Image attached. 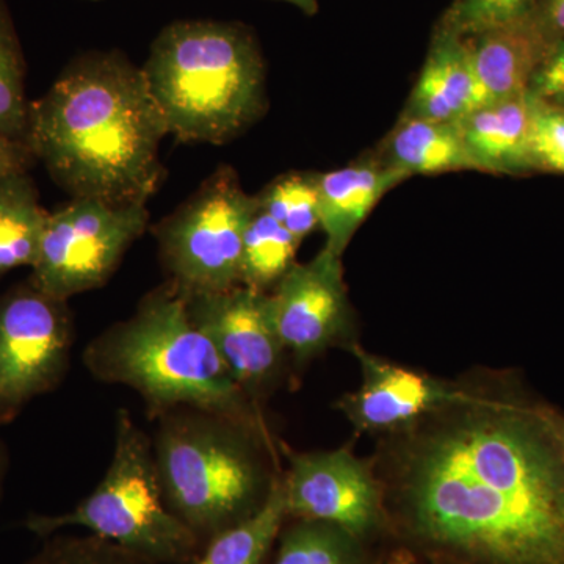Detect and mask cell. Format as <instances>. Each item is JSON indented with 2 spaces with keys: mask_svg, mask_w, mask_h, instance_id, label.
<instances>
[{
  "mask_svg": "<svg viewBox=\"0 0 564 564\" xmlns=\"http://www.w3.org/2000/svg\"><path fill=\"white\" fill-rule=\"evenodd\" d=\"M389 541L425 564H564V459L511 372L467 375L454 402L370 456Z\"/></svg>",
  "mask_w": 564,
  "mask_h": 564,
  "instance_id": "6da1fadb",
  "label": "cell"
},
{
  "mask_svg": "<svg viewBox=\"0 0 564 564\" xmlns=\"http://www.w3.org/2000/svg\"><path fill=\"white\" fill-rule=\"evenodd\" d=\"M166 135L141 68L120 52H90L31 102L25 143L70 198L135 204L161 187Z\"/></svg>",
  "mask_w": 564,
  "mask_h": 564,
  "instance_id": "7a4b0ae2",
  "label": "cell"
},
{
  "mask_svg": "<svg viewBox=\"0 0 564 564\" xmlns=\"http://www.w3.org/2000/svg\"><path fill=\"white\" fill-rule=\"evenodd\" d=\"M82 361L95 380L139 393L155 421L192 406L270 430L262 406L236 383L217 348L193 325L185 296L170 280L148 292L131 317L96 336Z\"/></svg>",
  "mask_w": 564,
  "mask_h": 564,
  "instance_id": "3957f363",
  "label": "cell"
},
{
  "mask_svg": "<svg viewBox=\"0 0 564 564\" xmlns=\"http://www.w3.org/2000/svg\"><path fill=\"white\" fill-rule=\"evenodd\" d=\"M154 455L166 503L206 544L250 518L284 473L272 430L202 408L158 419Z\"/></svg>",
  "mask_w": 564,
  "mask_h": 564,
  "instance_id": "277c9868",
  "label": "cell"
},
{
  "mask_svg": "<svg viewBox=\"0 0 564 564\" xmlns=\"http://www.w3.org/2000/svg\"><path fill=\"white\" fill-rule=\"evenodd\" d=\"M141 73L169 135L182 143H229L265 113V65L242 25L173 22Z\"/></svg>",
  "mask_w": 564,
  "mask_h": 564,
  "instance_id": "5b68a950",
  "label": "cell"
},
{
  "mask_svg": "<svg viewBox=\"0 0 564 564\" xmlns=\"http://www.w3.org/2000/svg\"><path fill=\"white\" fill-rule=\"evenodd\" d=\"M25 527L40 538L80 527L158 564H192L203 549L166 503L154 445L128 410L117 413L113 455L95 491L68 513L29 516Z\"/></svg>",
  "mask_w": 564,
  "mask_h": 564,
  "instance_id": "8992f818",
  "label": "cell"
},
{
  "mask_svg": "<svg viewBox=\"0 0 564 564\" xmlns=\"http://www.w3.org/2000/svg\"><path fill=\"white\" fill-rule=\"evenodd\" d=\"M239 174L221 165L191 198L152 229L169 280L182 295L228 291L240 285L245 231L258 210Z\"/></svg>",
  "mask_w": 564,
  "mask_h": 564,
  "instance_id": "52a82bcc",
  "label": "cell"
},
{
  "mask_svg": "<svg viewBox=\"0 0 564 564\" xmlns=\"http://www.w3.org/2000/svg\"><path fill=\"white\" fill-rule=\"evenodd\" d=\"M148 226V203L70 198L61 209L50 212L29 281L65 302L101 289Z\"/></svg>",
  "mask_w": 564,
  "mask_h": 564,
  "instance_id": "ba28073f",
  "label": "cell"
},
{
  "mask_svg": "<svg viewBox=\"0 0 564 564\" xmlns=\"http://www.w3.org/2000/svg\"><path fill=\"white\" fill-rule=\"evenodd\" d=\"M76 326L68 302L31 281L0 293V426L58 388L68 373Z\"/></svg>",
  "mask_w": 564,
  "mask_h": 564,
  "instance_id": "9c48e42d",
  "label": "cell"
},
{
  "mask_svg": "<svg viewBox=\"0 0 564 564\" xmlns=\"http://www.w3.org/2000/svg\"><path fill=\"white\" fill-rule=\"evenodd\" d=\"M284 454L289 518L340 527L367 544L388 543L383 486L370 458H359L350 448L302 454L284 447Z\"/></svg>",
  "mask_w": 564,
  "mask_h": 564,
  "instance_id": "30bf717a",
  "label": "cell"
},
{
  "mask_svg": "<svg viewBox=\"0 0 564 564\" xmlns=\"http://www.w3.org/2000/svg\"><path fill=\"white\" fill-rule=\"evenodd\" d=\"M184 296L193 325L217 348L236 383L262 406L289 372V355L273 325L270 293L236 285Z\"/></svg>",
  "mask_w": 564,
  "mask_h": 564,
  "instance_id": "8fae6325",
  "label": "cell"
},
{
  "mask_svg": "<svg viewBox=\"0 0 564 564\" xmlns=\"http://www.w3.org/2000/svg\"><path fill=\"white\" fill-rule=\"evenodd\" d=\"M274 328L296 370L323 352L350 350L352 311L343 256L323 247L310 262H295L270 292Z\"/></svg>",
  "mask_w": 564,
  "mask_h": 564,
  "instance_id": "7c38bea8",
  "label": "cell"
},
{
  "mask_svg": "<svg viewBox=\"0 0 564 564\" xmlns=\"http://www.w3.org/2000/svg\"><path fill=\"white\" fill-rule=\"evenodd\" d=\"M361 369V384L336 402L352 429L383 437L414 425L458 399L463 378L444 380L364 350L350 348Z\"/></svg>",
  "mask_w": 564,
  "mask_h": 564,
  "instance_id": "4fadbf2b",
  "label": "cell"
},
{
  "mask_svg": "<svg viewBox=\"0 0 564 564\" xmlns=\"http://www.w3.org/2000/svg\"><path fill=\"white\" fill-rule=\"evenodd\" d=\"M408 177L380 158L317 174L318 218L325 248L343 256L386 193Z\"/></svg>",
  "mask_w": 564,
  "mask_h": 564,
  "instance_id": "5bb4252c",
  "label": "cell"
},
{
  "mask_svg": "<svg viewBox=\"0 0 564 564\" xmlns=\"http://www.w3.org/2000/svg\"><path fill=\"white\" fill-rule=\"evenodd\" d=\"M480 107L467 39L440 28L404 113L456 124Z\"/></svg>",
  "mask_w": 564,
  "mask_h": 564,
  "instance_id": "9a60e30c",
  "label": "cell"
},
{
  "mask_svg": "<svg viewBox=\"0 0 564 564\" xmlns=\"http://www.w3.org/2000/svg\"><path fill=\"white\" fill-rule=\"evenodd\" d=\"M467 43L480 107L527 95L533 74L551 50L530 18L478 33Z\"/></svg>",
  "mask_w": 564,
  "mask_h": 564,
  "instance_id": "2e32d148",
  "label": "cell"
},
{
  "mask_svg": "<svg viewBox=\"0 0 564 564\" xmlns=\"http://www.w3.org/2000/svg\"><path fill=\"white\" fill-rule=\"evenodd\" d=\"M532 96L486 104L456 122L478 172L521 176L532 174L529 133Z\"/></svg>",
  "mask_w": 564,
  "mask_h": 564,
  "instance_id": "e0dca14e",
  "label": "cell"
},
{
  "mask_svg": "<svg viewBox=\"0 0 564 564\" xmlns=\"http://www.w3.org/2000/svg\"><path fill=\"white\" fill-rule=\"evenodd\" d=\"M378 158L406 177L477 170L456 124L408 113L389 133Z\"/></svg>",
  "mask_w": 564,
  "mask_h": 564,
  "instance_id": "ac0fdd59",
  "label": "cell"
},
{
  "mask_svg": "<svg viewBox=\"0 0 564 564\" xmlns=\"http://www.w3.org/2000/svg\"><path fill=\"white\" fill-rule=\"evenodd\" d=\"M50 212L40 204L29 172L0 181V278L20 267L35 265Z\"/></svg>",
  "mask_w": 564,
  "mask_h": 564,
  "instance_id": "d6986e66",
  "label": "cell"
},
{
  "mask_svg": "<svg viewBox=\"0 0 564 564\" xmlns=\"http://www.w3.org/2000/svg\"><path fill=\"white\" fill-rule=\"evenodd\" d=\"M288 519L282 473L261 510L210 538L192 564H262Z\"/></svg>",
  "mask_w": 564,
  "mask_h": 564,
  "instance_id": "ffe728a7",
  "label": "cell"
},
{
  "mask_svg": "<svg viewBox=\"0 0 564 564\" xmlns=\"http://www.w3.org/2000/svg\"><path fill=\"white\" fill-rule=\"evenodd\" d=\"M377 555L375 545L340 527L295 519L282 529L274 564H378Z\"/></svg>",
  "mask_w": 564,
  "mask_h": 564,
  "instance_id": "44dd1931",
  "label": "cell"
},
{
  "mask_svg": "<svg viewBox=\"0 0 564 564\" xmlns=\"http://www.w3.org/2000/svg\"><path fill=\"white\" fill-rule=\"evenodd\" d=\"M299 240L261 209L256 210L243 236L240 285L270 293L295 263Z\"/></svg>",
  "mask_w": 564,
  "mask_h": 564,
  "instance_id": "7402d4cb",
  "label": "cell"
},
{
  "mask_svg": "<svg viewBox=\"0 0 564 564\" xmlns=\"http://www.w3.org/2000/svg\"><path fill=\"white\" fill-rule=\"evenodd\" d=\"M31 102L25 96V62L6 0H0V133L25 141Z\"/></svg>",
  "mask_w": 564,
  "mask_h": 564,
  "instance_id": "603a6c76",
  "label": "cell"
},
{
  "mask_svg": "<svg viewBox=\"0 0 564 564\" xmlns=\"http://www.w3.org/2000/svg\"><path fill=\"white\" fill-rule=\"evenodd\" d=\"M256 202L259 209L280 223L300 243L321 228L315 173L284 174L256 195Z\"/></svg>",
  "mask_w": 564,
  "mask_h": 564,
  "instance_id": "cb8c5ba5",
  "label": "cell"
},
{
  "mask_svg": "<svg viewBox=\"0 0 564 564\" xmlns=\"http://www.w3.org/2000/svg\"><path fill=\"white\" fill-rule=\"evenodd\" d=\"M24 564H158L109 540L88 534H51Z\"/></svg>",
  "mask_w": 564,
  "mask_h": 564,
  "instance_id": "d4e9b609",
  "label": "cell"
},
{
  "mask_svg": "<svg viewBox=\"0 0 564 564\" xmlns=\"http://www.w3.org/2000/svg\"><path fill=\"white\" fill-rule=\"evenodd\" d=\"M538 3L540 0H458L445 14L441 28L473 39L500 25L527 20Z\"/></svg>",
  "mask_w": 564,
  "mask_h": 564,
  "instance_id": "484cf974",
  "label": "cell"
},
{
  "mask_svg": "<svg viewBox=\"0 0 564 564\" xmlns=\"http://www.w3.org/2000/svg\"><path fill=\"white\" fill-rule=\"evenodd\" d=\"M529 163L532 173L564 176V107L532 98Z\"/></svg>",
  "mask_w": 564,
  "mask_h": 564,
  "instance_id": "4316f807",
  "label": "cell"
},
{
  "mask_svg": "<svg viewBox=\"0 0 564 564\" xmlns=\"http://www.w3.org/2000/svg\"><path fill=\"white\" fill-rule=\"evenodd\" d=\"M529 95L538 101L564 107V39L549 50L530 82Z\"/></svg>",
  "mask_w": 564,
  "mask_h": 564,
  "instance_id": "83f0119b",
  "label": "cell"
},
{
  "mask_svg": "<svg viewBox=\"0 0 564 564\" xmlns=\"http://www.w3.org/2000/svg\"><path fill=\"white\" fill-rule=\"evenodd\" d=\"M530 20L549 47L564 39V0H540Z\"/></svg>",
  "mask_w": 564,
  "mask_h": 564,
  "instance_id": "f1b7e54d",
  "label": "cell"
},
{
  "mask_svg": "<svg viewBox=\"0 0 564 564\" xmlns=\"http://www.w3.org/2000/svg\"><path fill=\"white\" fill-rule=\"evenodd\" d=\"M33 162L35 158L25 141L0 133V181L13 173L29 172Z\"/></svg>",
  "mask_w": 564,
  "mask_h": 564,
  "instance_id": "f546056e",
  "label": "cell"
},
{
  "mask_svg": "<svg viewBox=\"0 0 564 564\" xmlns=\"http://www.w3.org/2000/svg\"><path fill=\"white\" fill-rule=\"evenodd\" d=\"M538 411H540L541 419L544 425L547 426L552 440L555 441L560 454L564 459V413L560 411L554 404L545 402V400L538 399Z\"/></svg>",
  "mask_w": 564,
  "mask_h": 564,
  "instance_id": "4dcf8cb0",
  "label": "cell"
},
{
  "mask_svg": "<svg viewBox=\"0 0 564 564\" xmlns=\"http://www.w3.org/2000/svg\"><path fill=\"white\" fill-rule=\"evenodd\" d=\"M10 458L6 444L0 440V500L3 496V485H6L7 473H9Z\"/></svg>",
  "mask_w": 564,
  "mask_h": 564,
  "instance_id": "1f68e13d",
  "label": "cell"
},
{
  "mask_svg": "<svg viewBox=\"0 0 564 564\" xmlns=\"http://www.w3.org/2000/svg\"><path fill=\"white\" fill-rule=\"evenodd\" d=\"M280 2L291 3V6L302 10L303 13L311 14V17L317 13L318 10V0H280Z\"/></svg>",
  "mask_w": 564,
  "mask_h": 564,
  "instance_id": "d6a6232c",
  "label": "cell"
}]
</instances>
